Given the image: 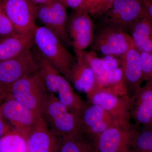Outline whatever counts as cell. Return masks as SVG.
Masks as SVG:
<instances>
[{
  "mask_svg": "<svg viewBox=\"0 0 152 152\" xmlns=\"http://www.w3.org/2000/svg\"><path fill=\"white\" fill-rule=\"evenodd\" d=\"M34 45L37 52L60 73L67 78L76 59L56 33L37 25L34 31Z\"/></svg>",
  "mask_w": 152,
  "mask_h": 152,
  "instance_id": "obj_1",
  "label": "cell"
},
{
  "mask_svg": "<svg viewBox=\"0 0 152 152\" xmlns=\"http://www.w3.org/2000/svg\"><path fill=\"white\" fill-rule=\"evenodd\" d=\"M41 117L49 129L61 140L83 134L77 117L53 94L48 93L45 97Z\"/></svg>",
  "mask_w": 152,
  "mask_h": 152,
  "instance_id": "obj_2",
  "label": "cell"
},
{
  "mask_svg": "<svg viewBox=\"0 0 152 152\" xmlns=\"http://www.w3.org/2000/svg\"><path fill=\"white\" fill-rule=\"evenodd\" d=\"M39 71L47 91L54 95L61 102L77 117L84 105L74 92L68 79L60 73L37 52Z\"/></svg>",
  "mask_w": 152,
  "mask_h": 152,
  "instance_id": "obj_3",
  "label": "cell"
},
{
  "mask_svg": "<svg viewBox=\"0 0 152 152\" xmlns=\"http://www.w3.org/2000/svg\"><path fill=\"white\" fill-rule=\"evenodd\" d=\"M7 87L8 96L18 101L41 117L42 104L48 92L39 70Z\"/></svg>",
  "mask_w": 152,
  "mask_h": 152,
  "instance_id": "obj_4",
  "label": "cell"
},
{
  "mask_svg": "<svg viewBox=\"0 0 152 152\" xmlns=\"http://www.w3.org/2000/svg\"><path fill=\"white\" fill-rule=\"evenodd\" d=\"M132 36L125 30L113 26H106L94 36L92 48L105 56L121 57L135 47Z\"/></svg>",
  "mask_w": 152,
  "mask_h": 152,
  "instance_id": "obj_5",
  "label": "cell"
},
{
  "mask_svg": "<svg viewBox=\"0 0 152 152\" xmlns=\"http://www.w3.org/2000/svg\"><path fill=\"white\" fill-rule=\"evenodd\" d=\"M65 6L59 0L36 6V20L51 30L66 45H71L68 34V18Z\"/></svg>",
  "mask_w": 152,
  "mask_h": 152,
  "instance_id": "obj_6",
  "label": "cell"
},
{
  "mask_svg": "<svg viewBox=\"0 0 152 152\" xmlns=\"http://www.w3.org/2000/svg\"><path fill=\"white\" fill-rule=\"evenodd\" d=\"M0 112L12 129L26 140L41 118L9 96L0 105Z\"/></svg>",
  "mask_w": 152,
  "mask_h": 152,
  "instance_id": "obj_7",
  "label": "cell"
},
{
  "mask_svg": "<svg viewBox=\"0 0 152 152\" xmlns=\"http://www.w3.org/2000/svg\"><path fill=\"white\" fill-rule=\"evenodd\" d=\"M146 13L142 0H116L102 17L105 25L125 31Z\"/></svg>",
  "mask_w": 152,
  "mask_h": 152,
  "instance_id": "obj_8",
  "label": "cell"
},
{
  "mask_svg": "<svg viewBox=\"0 0 152 152\" xmlns=\"http://www.w3.org/2000/svg\"><path fill=\"white\" fill-rule=\"evenodd\" d=\"M39 63L31 49L12 58L0 61V85L8 86L21 78L38 70Z\"/></svg>",
  "mask_w": 152,
  "mask_h": 152,
  "instance_id": "obj_9",
  "label": "cell"
},
{
  "mask_svg": "<svg viewBox=\"0 0 152 152\" xmlns=\"http://www.w3.org/2000/svg\"><path fill=\"white\" fill-rule=\"evenodd\" d=\"M0 3L17 32L34 31L36 6L29 0H0Z\"/></svg>",
  "mask_w": 152,
  "mask_h": 152,
  "instance_id": "obj_10",
  "label": "cell"
},
{
  "mask_svg": "<svg viewBox=\"0 0 152 152\" xmlns=\"http://www.w3.org/2000/svg\"><path fill=\"white\" fill-rule=\"evenodd\" d=\"M125 126L113 125L97 137V152H133V143L137 131L125 129Z\"/></svg>",
  "mask_w": 152,
  "mask_h": 152,
  "instance_id": "obj_11",
  "label": "cell"
},
{
  "mask_svg": "<svg viewBox=\"0 0 152 152\" xmlns=\"http://www.w3.org/2000/svg\"><path fill=\"white\" fill-rule=\"evenodd\" d=\"M67 29L74 50L85 51L92 44L94 38V22L86 11H75L68 22Z\"/></svg>",
  "mask_w": 152,
  "mask_h": 152,
  "instance_id": "obj_12",
  "label": "cell"
},
{
  "mask_svg": "<svg viewBox=\"0 0 152 152\" xmlns=\"http://www.w3.org/2000/svg\"><path fill=\"white\" fill-rule=\"evenodd\" d=\"M88 94L92 104L102 108L117 121L118 124L125 126L123 118L125 113V105L116 95L117 94L96 83Z\"/></svg>",
  "mask_w": 152,
  "mask_h": 152,
  "instance_id": "obj_13",
  "label": "cell"
},
{
  "mask_svg": "<svg viewBox=\"0 0 152 152\" xmlns=\"http://www.w3.org/2000/svg\"><path fill=\"white\" fill-rule=\"evenodd\" d=\"M61 141L41 117L27 139V152H58Z\"/></svg>",
  "mask_w": 152,
  "mask_h": 152,
  "instance_id": "obj_14",
  "label": "cell"
},
{
  "mask_svg": "<svg viewBox=\"0 0 152 152\" xmlns=\"http://www.w3.org/2000/svg\"><path fill=\"white\" fill-rule=\"evenodd\" d=\"M82 134L84 132L97 136V137L113 125L112 117L96 105L84 104L77 116Z\"/></svg>",
  "mask_w": 152,
  "mask_h": 152,
  "instance_id": "obj_15",
  "label": "cell"
},
{
  "mask_svg": "<svg viewBox=\"0 0 152 152\" xmlns=\"http://www.w3.org/2000/svg\"><path fill=\"white\" fill-rule=\"evenodd\" d=\"M123 70V80L127 91L134 95L142 87L143 80L140 51L133 47L120 57Z\"/></svg>",
  "mask_w": 152,
  "mask_h": 152,
  "instance_id": "obj_16",
  "label": "cell"
},
{
  "mask_svg": "<svg viewBox=\"0 0 152 152\" xmlns=\"http://www.w3.org/2000/svg\"><path fill=\"white\" fill-rule=\"evenodd\" d=\"M74 51L76 62L67 79L72 82L77 91L88 94L96 85V76L84 55L83 51Z\"/></svg>",
  "mask_w": 152,
  "mask_h": 152,
  "instance_id": "obj_17",
  "label": "cell"
},
{
  "mask_svg": "<svg viewBox=\"0 0 152 152\" xmlns=\"http://www.w3.org/2000/svg\"><path fill=\"white\" fill-rule=\"evenodd\" d=\"M34 45V32H16L0 38V61L18 56Z\"/></svg>",
  "mask_w": 152,
  "mask_h": 152,
  "instance_id": "obj_18",
  "label": "cell"
},
{
  "mask_svg": "<svg viewBox=\"0 0 152 152\" xmlns=\"http://www.w3.org/2000/svg\"><path fill=\"white\" fill-rule=\"evenodd\" d=\"M133 112L137 123L144 127L152 128V81L146 84L133 96Z\"/></svg>",
  "mask_w": 152,
  "mask_h": 152,
  "instance_id": "obj_19",
  "label": "cell"
},
{
  "mask_svg": "<svg viewBox=\"0 0 152 152\" xmlns=\"http://www.w3.org/2000/svg\"><path fill=\"white\" fill-rule=\"evenodd\" d=\"M129 30L138 50L152 53V21L147 13L135 22Z\"/></svg>",
  "mask_w": 152,
  "mask_h": 152,
  "instance_id": "obj_20",
  "label": "cell"
},
{
  "mask_svg": "<svg viewBox=\"0 0 152 152\" xmlns=\"http://www.w3.org/2000/svg\"><path fill=\"white\" fill-rule=\"evenodd\" d=\"M0 152H27L24 138L12 131L0 138Z\"/></svg>",
  "mask_w": 152,
  "mask_h": 152,
  "instance_id": "obj_21",
  "label": "cell"
},
{
  "mask_svg": "<svg viewBox=\"0 0 152 152\" xmlns=\"http://www.w3.org/2000/svg\"><path fill=\"white\" fill-rule=\"evenodd\" d=\"M83 52L94 73L97 83L101 86L106 88L107 86L108 73L105 68L102 58L98 57L94 51Z\"/></svg>",
  "mask_w": 152,
  "mask_h": 152,
  "instance_id": "obj_22",
  "label": "cell"
},
{
  "mask_svg": "<svg viewBox=\"0 0 152 152\" xmlns=\"http://www.w3.org/2000/svg\"><path fill=\"white\" fill-rule=\"evenodd\" d=\"M133 152H152V128L137 131L133 143Z\"/></svg>",
  "mask_w": 152,
  "mask_h": 152,
  "instance_id": "obj_23",
  "label": "cell"
},
{
  "mask_svg": "<svg viewBox=\"0 0 152 152\" xmlns=\"http://www.w3.org/2000/svg\"><path fill=\"white\" fill-rule=\"evenodd\" d=\"M92 147L79 136L62 140L58 152H87Z\"/></svg>",
  "mask_w": 152,
  "mask_h": 152,
  "instance_id": "obj_24",
  "label": "cell"
},
{
  "mask_svg": "<svg viewBox=\"0 0 152 152\" xmlns=\"http://www.w3.org/2000/svg\"><path fill=\"white\" fill-rule=\"evenodd\" d=\"M143 80L152 81V53L140 52Z\"/></svg>",
  "mask_w": 152,
  "mask_h": 152,
  "instance_id": "obj_25",
  "label": "cell"
},
{
  "mask_svg": "<svg viewBox=\"0 0 152 152\" xmlns=\"http://www.w3.org/2000/svg\"><path fill=\"white\" fill-rule=\"evenodd\" d=\"M17 32L6 15L0 3V38L13 34Z\"/></svg>",
  "mask_w": 152,
  "mask_h": 152,
  "instance_id": "obj_26",
  "label": "cell"
},
{
  "mask_svg": "<svg viewBox=\"0 0 152 152\" xmlns=\"http://www.w3.org/2000/svg\"><path fill=\"white\" fill-rule=\"evenodd\" d=\"M104 65L108 73L119 67L121 60L117 59L116 57L111 56H105L102 58Z\"/></svg>",
  "mask_w": 152,
  "mask_h": 152,
  "instance_id": "obj_27",
  "label": "cell"
},
{
  "mask_svg": "<svg viewBox=\"0 0 152 152\" xmlns=\"http://www.w3.org/2000/svg\"><path fill=\"white\" fill-rule=\"evenodd\" d=\"M116 0H99L94 16H102L111 7Z\"/></svg>",
  "mask_w": 152,
  "mask_h": 152,
  "instance_id": "obj_28",
  "label": "cell"
},
{
  "mask_svg": "<svg viewBox=\"0 0 152 152\" xmlns=\"http://www.w3.org/2000/svg\"><path fill=\"white\" fill-rule=\"evenodd\" d=\"M99 0H85L81 7L78 11H86L90 15L94 16L99 4Z\"/></svg>",
  "mask_w": 152,
  "mask_h": 152,
  "instance_id": "obj_29",
  "label": "cell"
},
{
  "mask_svg": "<svg viewBox=\"0 0 152 152\" xmlns=\"http://www.w3.org/2000/svg\"><path fill=\"white\" fill-rule=\"evenodd\" d=\"M66 7L77 11L81 7L85 0H59Z\"/></svg>",
  "mask_w": 152,
  "mask_h": 152,
  "instance_id": "obj_30",
  "label": "cell"
},
{
  "mask_svg": "<svg viewBox=\"0 0 152 152\" xmlns=\"http://www.w3.org/2000/svg\"><path fill=\"white\" fill-rule=\"evenodd\" d=\"M12 131L13 130L6 121L0 112V138Z\"/></svg>",
  "mask_w": 152,
  "mask_h": 152,
  "instance_id": "obj_31",
  "label": "cell"
},
{
  "mask_svg": "<svg viewBox=\"0 0 152 152\" xmlns=\"http://www.w3.org/2000/svg\"><path fill=\"white\" fill-rule=\"evenodd\" d=\"M148 15L152 21V0H142Z\"/></svg>",
  "mask_w": 152,
  "mask_h": 152,
  "instance_id": "obj_32",
  "label": "cell"
},
{
  "mask_svg": "<svg viewBox=\"0 0 152 152\" xmlns=\"http://www.w3.org/2000/svg\"><path fill=\"white\" fill-rule=\"evenodd\" d=\"M8 96L7 87L0 85V105L4 102Z\"/></svg>",
  "mask_w": 152,
  "mask_h": 152,
  "instance_id": "obj_33",
  "label": "cell"
},
{
  "mask_svg": "<svg viewBox=\"0 0 152 152\" xmlns=\"http://www.w3.org/2000/svg\"><path fill=\"white\" fill-rule=\"evenodd\" d=\"M29 1L34 5L37 6L45 4L51 0H29Z\"/></svg>",
  "mask_w": 152,
  "mask_h": 152,
  "instance_id": "obj_34",
  "label": "cell"
},
{
  "mask_svg": "<svg viewBox=\"0 0 152 152\" xmlns=\"http://www.w3.org/2000/svg\"><path fill=\"white\" fill-rule=\"evenodd\" d=\"M87 152H95V151L94 150V148H93V147H92Z\"/></svg>",
  "mask_w": 152,
  "mask_h": 152,
  "instance_id": "obj_35",
  "label": "cell"
}]
</instances>
